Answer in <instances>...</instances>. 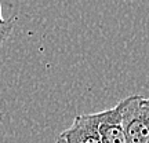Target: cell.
Listing matches in <instances>:
<instances>
[{"instance_id":"cell-1","label":"cell","mask_w":149,"mask_h":143,"mask_svg":"<svg viewBox=\"0 0 149 143\" xmlns=\"http://www.w3.org/2000/svg\"><path fill=\"white\" fill-rule=\"evenodd\" d=\"M122 105L127 143H149V105L146 98L131 95L122 99Z\"/></svg>"},{"instance_id":"cell-2","label":"cell","mask_w":149,"mask_h":143,"mask_svg":"<svg viewBox=\"0 0 149 143\" xmlns=\"http://www.w3.org/2000/svg\"><path fill=\"white\" fill-rule=\"evenodd\" d=\"M57 143H102L95 113L74 117L72 125L58 135Z\"/></svg>"},{"instance_id":"cell-3","label":"cell","mask_w":149,"mask_h":143,"mask_svg":"<svg viewBox=\"0 0 149 143\" xmlns=\"http://www.w3.org/2000/svg\"><path fill=\"white\" fill-rule=\"evenodd\" d=\"M123 105L122 101L111 109L95 113L98 133L102 143H127L123 128Z\"/></svg>"},{"instance_id":"cell-4","label":"cell","mask_w":149,"mask_h":143,"mask_svg":"<svg viewBox=\"0 0 149 143\" xmlns=\"http://www.w3.org/2000/svg\"><path fill=\"white\" fill-rule=\"evenodd\" d=\"M13 28H14V18L4 19L1 15V4H0V47L6 41V39L10 36Z\"/></svg>"},{"instance_id":"cell-5","label":"cell","mask_w":149,"mask_h":143,"mask_svg":"<svg viewBox=\"0 0 149 143\" xmlns=\"http://www.w3.org/2000/svg\"><path fill=\"white\" fill-rule=\"evenodd\" d=\"M146 102H148V105H149V98H146Z\"/></svg>"}]
</instances>
